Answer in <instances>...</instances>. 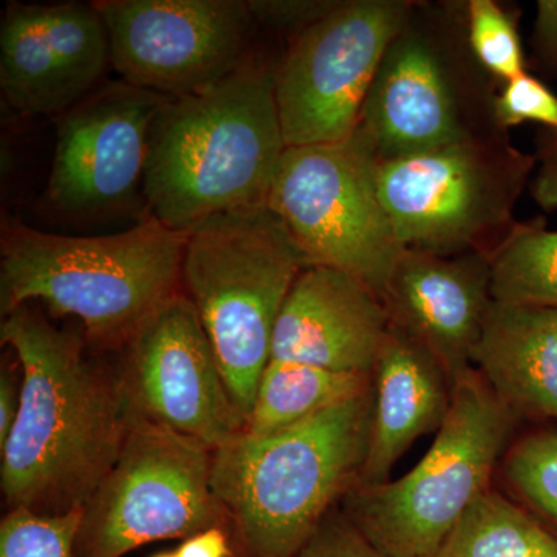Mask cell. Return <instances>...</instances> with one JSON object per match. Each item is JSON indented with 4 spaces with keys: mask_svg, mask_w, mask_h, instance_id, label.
Masks as SVG:
<instances>
[{
    "mask_svg": "<svg viewBox=\"0 0 557 557\" xmlns=\"http://www.w3.org/2000/svg\"><path fill=\"white\" fill-rule=\"evenodd\" d=\"M293 557H388L369 541L344 511L332 512Z\"/></svg>",
    "mask_w": 557,
    "mask_h": 557,
    "instance_id": "cell-28",
    "label": "cell"
},
{
    "mask_svg": "<svg viewBox=\"0 0 557 557\" xmlns=\"http://www.w3.org/2000/svg\"><path fill=\"white\" fill-rule=\"evenodd\" d=\"M372 388L276 434H242L214 449L212 490L236 557H293L358 485Z\"/></svg>",
    "mask_w": 557,
    "mask_h": 557,
    "instance_id": "cell-4",
    "label": "cell"
},
{
    "mask_svg": "<svg viewBox=\"0 0 557 557\" xmlns=\"http://www.w3.org/2000/svg\"><path fill=\"white\" fill-rule=\"evenodd\" d=\"M388 330L386 307L358 278L309 265L278 313L271 359L372 375Z\"/></svg>",
    "mask_w": 557,
    "mask_h": 557,
    "instance_id": "cell-17",
    "label": "cell"
},
{
    "mask_svg": "<svg viewBox=\"0 0 557 557\" xmlns=\"http://www.w3.org/2000/svg\"><path fill=\"white\" fill-rule=\"evenodd\" d=\"M112 67L131 86L185 98L251 58L247 0H95Z\"/></svg>",
    "mask_w": 557,
    "mask_h": 557,
    "instance_id": "cell-12",
    "label": "cell"
},
{
    "mask_svg": "<svg viewBox=\"0 0 557 557\" xmlns=\"http://www.w3.org/2000/svg\"><path fill=\"white\" fill-rule=\"evenodd\" d=\"M22 373L17 359L7 357L0 370V446L11 434L21 408Z\"/></svg>",
    "mask_w": 557,
    "mask_h": 557,
    "instance_id": "cell-31",
    "label": "cell"
},
{
    "mask_svg": "<svg viewBox=\"0 0 557 557\" xmlns=\"http://www.w3.org/2000/svg\"><path fill=\"white\" fill-rule=\"evenodd\" d=\"M467 30L475 61L498 84L528 72L518 17L496 0H468Z\"/></svg>",
    "mask_w": 557,
    "mask_h": 557,
    "instance_id": "cell-24",
    "label": "cell"
},
{
    "mask_svg": "<svg viewBox=\"0 0 557 557\" xmlns=\"http://www.w3.org/2000/svg\"><path fill=\"white\" fill-rule=\"evenodd\" d=\"M343 0H247L255 24L270 28L289 40L327 17Z\"/></svg>",
    "mask_w": 557,
    "mask_h": 557,
    "instance_id": "cell-27",
    "label": "cell"
},
{
    "mask_svg": "<svg viewBox=\"0 0 557 557\" xmlns=\"http://www.w3.org/2000/svg\"><path fill=\"white\" fill-rule=\"evenodd\" d=\"M491 296L508 306L557 310V231L518 223L491 258Z\"/></svg>",
    "mask_w": 557,
    "mask_h": 557,
    "instance_id": "cell-22",
    "label": "cell"
},
{
    "mask_svg": "<svg viewBox=\"0 0 557 557\" xmlns=\"http://www.w3.org/2000/svg\"><path fill=\"white\" fill-rule=\"evenodd\" d=\"M509 486L557 536V432H531L504 457Z\"/></svg>",
    "mask_w": 557,
    "mask_h": 557,
    "instance_id": "cell-23",
    "label": "cell"
},
{
    "mask_svg": "<svg viewBox=\"0 0 557 557\" xmlns=\"http://www.w3.org/2000/svg\"><path fill=\"white\" fill-rule=\"evenodd\" d=\"M188 234L146 214L108 236L75 237L3 219L0 314L44 302L81 322L90 346L119 351L138 325L182 292Z\"/></svg>",
    "mask_w": 557,
    "mask_h": 557,
    "instance_id": "cell-3",
    "label": "cell"
},
{
    "mask_svg": "<svg viewBox=\"0 0 557 557\" xmlns=\"http://www.w3.org/2000/svg\"><path fill=\"white\" fill-rule=\"evenodd\" d=\"M453 383L437 359L391 324L372 372L368 454L357 486H375L410 446L438 432L448 416Z\"/></svg>",
    "mask_w": 557,
    "mask_h": 557,
    "instance_id": "cell-18",
    "label": "cell"
},
{
    "mask_svg": "<svg viewBox=\"0 0 557 557\" xmlns=\"http://www.w3.org/2000/svg\"><path fill=\"white\" fill-rule=\"evenodd\" d=\"M214 449L148 418H132L123 448L87 502L75 557H124L230 520L212 490Z\"/></svg>",
    "mask_w": 557,
    "mask_h": 557,
    "instance_id": "cell-10",
    "label": "cell"
},
{
    "mask_svg": "<svg viewBox=\"0 0 557 557\" xmlns=\"http://www.w3.org/2000/svg\"><path fill=\"white\" fill-rule=\"evenodd\" d=\"M491 296V258L410 251L388 278L383 306L391 324L426 348L450 383L472 368Z\"/></svg>",
    "mask_w": 557,
    "mask_h": 557,
    "instance_id": "cell-16",
    "label": "cell"
},
{
    "mask_svg": "<svg viewBox=\"0 0 557 557\" xmlns=\"http://www.w3.org/2000/svg\"><path fill=\"white\" fill-rule=\"evenodd\" d=\"M531 194L545 211H557V135L545 131L539 141Z\"/></svg>",
    "mask_w": 557,
    "mask_h": 557,
    "instance_id": "cell-30",
    "label": "cell"
},
{
    "mask_svg": "<svg viewBox=\"0 0 557 557\" xmlns=\"http://www.w3.org/2000/svg\"><path fill=\"white\" fill-rule=\"evenodd\" d=\"M531 50L537 67L557 81V0H537Z\"/></svg>",
    "mask_w": 557,
    "mask_h": 557,
    "instance_id": "cell-29",
    "label": "cell"
},
{
    "mask_svg": "<svg viewBox=\"0 0 557 557\" xmlns=\"http://www.w3.org/2000/svg\"><path fill=\"white\" fill-rule=\"evenodd\" d=\"M417 0H343L278 61L274 95L287 148L344 141Z\"/></svg>",
    "mask_w": 557,
    "mask_h": 557,
    "instance_id": "cell-11",
    "label": "cell"
},
{
    "mask_svg": "<svg viewBox=\"0 0 557 557\" xmlns=\"http://www.w3.org/2000/svg\"><path fill=\"white\" fill-rule=\"evenodd\" d=\"M472 368L516 417L557 421V310L493 300Z\"/></svg>",
    "mask_w": 557,
    "mask_h": 557,
    "instance_id": "cell-19",
    "label": "cell"
},
{
    "mask_svg": "<svg viewBox=\"0 0 557 557\" xmlns=\"http://www.w3.org/2000/svg\"><path fill=\"white\" fill-rule=\"evenodd\" d=\"M372 388L368 373L336 372L271 359L260 376L244 434L265 437L361 397Z\"/></svg>",
    "mask_w": 557,
    "mask_h": 557,
    "instance_id": "cell-20",
    "label": "cell"
},
{
    "mask_svg": "<svg viewBox=\"0 0 557 557\" xmlns=\"http://www.w3.org/2000/svg\"><path fill=\"white\" fill-rule=\"evenodd\" d=\"M536 166L507 134L379 161L376 183L406 249L493 258L518 226L516 207Z\"/></svg>",
    "mask_w": 557,
    "mask_h": 557,
    "instance_id": "cell-8",
    "label": "cell"
},
{
    "mask_svg": "<svg viewBox=\"0 0 557 557\" xmlns=\"http://www.w3.org/2000/svg\"><path fill=\"white\" fill-rule=\"evenodd\" d=\"M376 170L357 131L344 141L287 148L267 205L310 265L350 274L383 302L406 248L381 200Z\"/></svg>",
    "mask_w": 557,
    "mask_h": 557,
    "instance_id": "cell-9",
    "label": "cell"
},
{
    "mask_svg": "<svg viewBox=\"0 0 557 557\" xmlns=\"http://www.w3.org/2000/svg\"><path fill=\"white\" fill-rule=\"evenodd\" d=\"M498 90L469 47L467 2L417 0L384 53L355 131L380 163L507 135L494 115Z\"/></svg>",
    "mask_w": 557,
    "mask_h": 557,
    "instance_id": "cell-5",
    "label": "cell"
},
{
    "mask_svg": "<svg viewBox=\"0 0 557 557\" xmlns=\"http://www.w3.org/2000/svg\"><path fill=\"white\" fill-rule=\"evenodd\" d=\"M518 417L475 369L454 380L448 416L424 457L397 480L355 486L344 515L388 557H431L482 494Z\"/></svg>",
    "mask_w": 557,
    "mask_h": 557,
    "instance_id": "cell-7",
    "label": "cell"
},
{
    "mask_svg": "<svg viewBox=\"0 0 557 557\" xmlns=\"http://www.w3.org/2000/svg\"><path fill=\"white\" fill-rule=\"evenodd\" d=\"M276 69L251 57L215 86L161 108L143 182L148 214L188 234L215 215L269 203L287 150Z\"/></svg>",
    "mask_w": 557,
    "mask_h": 557,
    "instance_id": "cell-2",
    "label": "cell"
},
{
    "mask_svg": "<svg viewBox=\"0 0 557 557\" xmlns=\"http://www.w3.org/2000/svg\"><path fill=\"white\" fill-rule=\"evenodd\" d=\"M0 343L21 366V408L0 446L7 509H84L115 465L132 412L116 362L83 330L60 329L32 304L2 317Z\"/></svg>",
    "mask_w": 557,
    "mask_h": 557,
    "instance_id": "cell-1",
    "label": "cell"
},
{
    "mask_svg": "<svg viewBox=\"0 0 557 557\" xmlns=\"http://www.w3.org/2000/svg\"><path fill=\"white\" fill-rule=\"evenodd\" d=\"M110 60L94 2H11L0 24V90L22 115L58 116L101 86Z\"/></svg>",
    "mask_w": 557,
    "mask_h": 557,
    "instance_id": "cell-15",
    "label": "cell"
},
{
    "mask_svg": "<svg viewBox=\"0 0 557 557\" xmlns=\"http://www.w3.org/2000/svg\"><path fill=\"white\" fill-rule=\"evenodd\" d=\"M494 115L507 132L523 123H536L557 135V95L545 81L527 72L500 86Z\"/></svg>",
    "mask_w": 557,
    "mask_h": 557,
    "instance_id": "cell-26",
    "label": "cell"
},
{
    "mask_svg": "<svg viewBox=\"0 0 557 557\" xmlns=\"http://www.w3.org/2000/svg\"><path fill=\"white\" fill-rule=\"evenodd\" d=\"M431 557H557V536L490 487Z\"/></svg>",
    "mask_w": 557,
    "mask_h": 557,
    "instance_id": "cell-21",
    "label": "cell"
},
{
    "mask_svg": "<svg viewBox=\"0 0 557 557\" xmlns=\"http://www.w3.org/2000/svg\"><path fill=\"white\" fill-rule=\"evenodd\" d=\"M174 552L177 557H236L230 531L219 527L193 534Z\"/></svg>",
    "mask_w": 557,
    "mask_h": 557,
    "instance_id": "cell-32",
    "label": "cell"
},
{
    "mask_svg": "<svg viewBox=\"0 0 557 557\" xmlns=\"http://www.w3.org/2000/svg\"><path fill=\"white\" fill-rule=\"evenodd\" d=\"M116 354L135 416L212 449L244 432L245 418L234 405L211 341L185 293L153 310Z\"/></svg>",
    "mask_w": 557,
    "mask_h": 557,
    "instance_id": "cell-13",
    "label": "cell"
},
{
    "mask_svg": "<svg viewBox=\"0 0 557 557\" xmlns=\"http://www.w3.org/2000/svg\"><path fill=\"white\" fill-rule=\"evenodd\" d=\"M152 557H177V555H175V552H166V553H159V555H156Z\"/></svg>",
    "mask_w": 557,
    "mask_h": 557,
    "instance_id": "cell-33",
    "label": "cell"
},
{
    "mask_svg": "<svg viewBox=\"0 0 557 557\" xmlns=\"http://www.w3.org/2000/svg\"><path fill=\"white\" fill-rule=\"evenodd\" d=\"M171 98L123 79L102 83L54 116L57 139L44 197L61 214L95 219L143 196L153 120Z\"/></svg>",
    "mask_w": 557,
    "mask_h": 557,
    "instance_id": "cell-14",
    "label": "cell"
},
{
    "mask_svg": "<svg viewBox=\"0 0 557 557\" xmlns=\"http://www.w3.org/2000/svg\"><path fill=\"white\" fill-rule=\"evenodd\" d=\"M273 209L226 212L188 233L182 292L207 332L245 424L289 289L309 267Z\"/></svg>",
    "mask_w": 557,
    "mask_h": 557,
    "instance_id": "cell-6",
    "label": "cell"
},
{
    "mask_svg": "<svg viewBox=\"0 0 557 557\" xmlns=\"http://www.w3.org/2000/svg\"><path fill=\"white\" fill-rule=\"evenodd\" d=\"M81 518L83 509L62 516L7 509L0 520V557H75Z\"/></svg>",
    "mask_w": 557,
    "mask_h": 557,
    "instance_id": "cell-25",
    "label": "cell"
}]
</instances>
